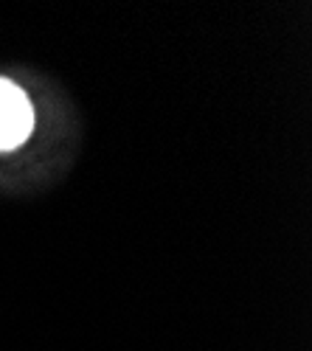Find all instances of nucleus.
Returning a JSON list of instances; mask_svg holds the SVG:
<instances>
[{"mask_svg":"<svg viewBox=\"0 0 312 351\" xmlns=\"http://www.w3.org/2000/svg\"><path fill=\"white\" fill-rule=\"evenodd\" d=\"M34 130V110L12 79L0 76V149H17Z\"/></svg>","mask_w":312,"mask_h":351,"instance_id":"f257e3e1","label":"nucleus"}]
</instances>
